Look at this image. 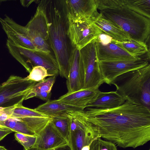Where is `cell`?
Masks as SVG:
<instances>
[{"label": "cell", "mask_w": 150, "mask_h": 150, "mask_svg": "<svg viewBox=\"0 0 150 150\" xmlns=\"http://www.w3.org/2000/svg\"><path fill=\"white\" fill-rule=\"evenodd\" d=\"M70 119L68 145L71 150H90L92 142L100 138L96 127L88 121L80 111L65 113Z\"/></svg>", "instance_id": "5"}, {"label": "cell", "mask_w": 150, "mask_h": 150, "mask_svg": "<svg viewBox=\"0 0 150 150\" xmlns=\"http://www.w3.org/2000/svg\"><path fill=\"white\" fill-rule=\"evenodd\" d=\"M112 41L128 53L137 57H139L148 52L146 43L142 41L132 39L123 41H118L112 39Z\"/></svg>", "instance_id": "22"}, {"label": "cell", "mask_w": 150, "mask_h": 150, "mask_svg": "<svg viewBox=\"0 0 150 150\" xmlns=\"http://www.w3.org/2000/svg\"><path fill=\"white\" fill-rule=\"evenodd\" d=\"M0 23L7 36V40L16 45L37 50L28 38L25 26L17 23L7 16L4 18L0 17Z\"/></svg>", "instance_id": "13"}, {"label": "cell", "mask_w": 150, "mask_h": 150, "mask_svg": "<svg viewBox=\"0 0 150 150\" xmlns=\"http://www.w3.org/2000/svg\"><path fill=\"white\" fill-rule=\"evenodd\" d=\"M38 3L34 16L25 26L26 35L37 50L51 53L48 42L49 27L47 16L41 1Z\"/></svg>", "instance_id": "7"}, {"label": "cell", "mask_w": 150, "mask_h": 150, "mask_svg": "<svg viewBox=\"0 0 150 150\" xmlns=\"http://www.w3.org/2000/svg\"><path fill=\"white\" fill-rule=\"evenodd\" d=\"M126 100L150 111V64L117 77L111 83Z\"/></svg>", "instance_id": "3"}, {"label": "cell", "mask_w": 150, "mask_h": 150, "mask_svg": "<svg viewBox=\"0 0 150 150\" xmlns=\"http://www.w3.org/2000/svg\"><path fill=\"white\" fill-rule=\"evenodd\" d=\"M123 6L150 19V0H122Z\"/></svg>", "instance_id": "23"}, {"label": "cell", "mask_w": 150, "mask_h": 150, "mask_svg": "<svg viewBox=\"0 0 150 150\" xmlns=\"http://www.w3.org/2000/svg\"><path fill=\"white\" fill-rule=\"evenodd\" d=\"M13 132L12 131L0 129V141L9 134Z\"/></svg>", "instance_id": "32"}, {"label": "cell", "mask_w": 150, "mask_h": 150, "mask_svg": "<svg viewBox=\"0 0 150 150\" xmlns=\"http://www.w3.org/2000/svg\"><path fill=\"white\" fill-rule=\"evenodd\" d=\"M6 45L11 55L29 73L32 69L30 64L32 66L45 67L50 74L57 76L59 74L57 63L54 56L51 53H46L21 46L7 40Z\"/></svg>", "instance_id": "6"}, {"label": "cell", "mask_w": 150, "mask_h": 150, "mask_svg": "<svg viewBox=\"0 0 150 150\" xmlns=\"http://www.w3.org/2000/svg\"><path fill=\"white\" fill-rule=\"evenodd\" d=\"M79 52L85 74L83 88H99L105 82L99 67L96 40L82 48Z\"/></svg>", "instance_id": "9"}, {"label": "cell", "mask_w": 150, "mask_h": 150, "mask_svg": "<svg viewBox=\"0 0 150 150\" xmlns=\"http://www.w3.org/2000/svg\"><path fill=\"white\" fill-rule=\"evenodd\" d=\"M5 126L13 132L32 136L37 135L31 131L25 124L16 118L9 117L3 122Z\"/></svg>", "instance_id": "25"}, {"label": "cell", "mask_w": 150, "mask_h": 150, "mask_svg": "<svg viewBox=\"0 0 150 150\" xmlns=\"http://www.w3.org/2000/svg\"><path fill=\"white\" fill-rule=\"evenodd\" d=\"M99 62L104 82L109 85H111L112 82L118 76L150 64L149 61L141 57L113 61H99Z\"/></svg>", "instance_id": "11"}, {"label": "cell", "mask_w": 150, "mask_h": 150, "mask_svg": "<svg viewBox=\"0 0 150 150\" xmlns=\"http://www.w3.org/2000/svg\"><path fill=\"white\" fill-rule=\"evenodd\" d=\"M0 150H8L4 146H0Z\"/></svg>", "instance_id": "34"}, {"label": "cell", "mask_w": 150, "mask_h": 150, "mask_svg": "<svg viewBox=\"0 0 150 150\" xmlns=\"http://www.w3.org/2000/svg\"><path fill=\"white\" fill-rule=\"evenodd\" d=\"M100 11L103 17L126 32L131 39L146 43L149 40L150 19L123 5Z\"/></svg>", "instance_id": "4"}, {"label": "cell", "mask_w": 150, "mask_h": 150, "mask_svg": "<svg viewBox=\"0 0 150 150\" xmlns=\"http://www.w3.org/2000/svg\"><path fill=\"white\" fill-rule=\"evenodd\" d=\"M35 109L37 111L51 117L62 115L68 111L84 110L79 108L65 104L59 101L58 99L49 100L39 105Z\"/></svg>", "instance_id": "18"}, {"label": "cell", "mask_w": 150, "mask_h": 150, "mask_svg": "<svg viewBox=\"0 0 150 150\" xmlns=\"http://www.w3.org/2000/svg\"><path fill=\"white\" fill-rule=\"evenodd\" d=\"M49 27L48 43L57 63L59 74L67 79L72 49L67 32L69 21L64 0H41Z\"/></svg>", "instance_id": "2"}, {"label": "cell", "mask_w": 150, "mask_h": 150, "mask_svg": "<svg viewBox=\"0 0 150 150\" xmlns=\"http://www.w3.org/2000/svg\"><path fill=\"white\" fill-rule=\"evenodd\" d=\"M25 150H71L69 146L68 145H64L60 146L54 149H44L37 148L35 147H32L27 149Z\"/></svg>", "instance_id": "31"}, {"label": "cell", "mask_w": 150, "mask_h": 150, "mask_svg": "<svg viewBox=\"0 0 150 150\" xmlns=\"http://www.w3.org/2000/svg\"><path fill=\"white\" fill-rule=\"evenodd\" d=\"M101 138L117 146L136 148L150 140V111L127 101L111 109L88 107L80 111Z\"/></svg>", "instance_id": "1"}, {"label": "cell", "mask_w": 150, "mask_h": 150, "mask_svg": "<svg viewBox=\"0 0 150 150\" xmlns=\"http://www.w3.org/2000/svg\"><path fill=\"white\" fill-rule=\"evenodd\" d=\"M149 150H150V149H149Z\"/></svg>", "instance_id": "37"}, {"label": "cell", "mask_w": 150, "mask_h": 150, "mask_svg": "<svg viewBox=\"0 0 150 150\" xmlns=\"http://www.w3.org/2000/svg\"><path fill=\"white\" fill-rule=\"evenodd\" d=\"M14 136L15 139L23 146L25 150L30 148L33 146L36 137L18 132H15Z\"/></svg>", "instance_id": "29"}, {"label": "cell", "mask_w": 150, "mask_h": 150, "mask_svg": "<svg viewBox=\"0 0 150 150\" xmlns=\"http://www.w3.org/2000/svg\"><path fill=\"white\" fill-rule=\"evenodd\" d=\"M67 17L69 23L84 18L96 16L100 13L97 11L95 0H64Z\"/></svg>", "instance_id": "12"}, {"label": "cell", "mask_w": 150, "mask_h": 150, "mask_svg": "<svg viewBox=\"0 0 150 150\" xmlns=\"http://www.w3.org/2000/svg\"><path fill=\"white\" fill-rule=\"evenodd\" d=\"M57 76L54 75L36 83L32 87L25 100L35 97V95L38 93H51Z\"/></svg>", "instance_id": "24"}, {"label": "cell", "mask_w": 150, "mask_h": 150, "mask_svg": "<svg viewBox=\"0 0 150 150\" xmlns=\"http://www.w3.org/2000/svg\"><path fill=\"white\" fill-rule=\"evenodd\" d=\"M98 57L99 61H113L138 58L128 53L121 47L112 42L103 45L96 41Z\"/></svg>", "instance_id": "17"}, {"label": "cell", "mask_w": 150, "mask_h": 150, "mask_svg": "<svg viewBox=\"0 0 150 150\" xmlns=\"http://www.w3.org/2000/svg\"><path fill=\"white\" fill-rule=\"evenodd\" d=\"M3 1V0H0V3L3 1Z\"/></svg>", "instance_id": "35"}, {"label": "cell", "mask_w": 150, "mask_h": 150, "mask_svg": "<svg viewBox=\"0 0 150 150\" xmlns=\"http://www.w3.org/2000/svg\"><path fill=\"white\" fill-rule=\"evenodd\" d=\"M125 101V99L116 91L106 92L100 91L95 100L89 104L88 107L111 109L121 105Z\"/></svg>", "instance_id": "19"}, {"label": "cell", "mask_w": 150, "mask_h": 150, "mask_svg": "<svg viewBox=\"0 0 150 150\" xmlns=\"http://www.w3.org/2000/svg\"><path fill=\"white\" fill-rule=\"evenodd\" d=\"M52 122L55 127L67 140L69 137L70 119L65 114L51 117Z\"/></svg>", "instance_id": "26"}, {"label": "cell", "mask_w": 150, "mask_h": 150, "mask_svg": "<svg viewBox=\"0 0 150 150\" xmlns=\"http://www.w3.org/2000/svg\"><path fill=\"white\" fill-rule=\"evenodd\" d=\"M1 109L3 112L7 114L9 117L11 118H19L28 117H49L37 111L35 109H30L23 106L22 103Z\"/></svg>", "instance_id": "21"}, {"label": "cell", "mask_w": 150, "mask_h": 150, "mask_svg": "<svg viewBox=\"0 0 150 150\" xmlns=\"http://www.w3.org/2000/svg\"><path fill=\"white\" fill-rule=\"evenodd\" d=\"M84 78V71L80 61L79 50L75 47H72L70 54L69 75L66 81L68 93L83 88Z\"/></svg>", "instance_id": "14"}, {"label": "cell", "mask_w": 150, "mask_h": 150, "mask_svg": "<svg viewBox=\"0 0 150 150\" xmlns=\"http://www.w3.org/2000/svg\"><path fill=\"white\" fill-rule=\"evenodd\" d=\"M54 75L48 74L47 69L45 67L37 66L33 67L29 75L25 78L28 80L38 82L45 79L47 76Z\"/></svg>", "instance_id": "27"}, {"label": "cell", "mask_w": 150, "mask_h": 150, "mask_svg": "<svg viewBox=\"0 0 150 150\" xmlns=\"http://www.w3.org/2000/svg\"><path fill=\"white\" fill-rule=\"evenodd\" d=\"M96 16L84 18L72 23L69 22L67 35L71 46L79 50L96 40L103 33L95 23Z\"/></svg>", "instance_id": "10"}, {"label": "cell", "mask_w": 150, "mask_h": 150, "mask_svg": "<svg viewBox=\"0 0 150 150\" xmlns=\"http://www.w3.org/2000/svg\"><path fill=\"white\" fill-rule=\"evenodd\" d=\"M36 82L15 75L10 76L1 84L0 89V109L23 103Z\"/></svg>", "instance_id": "8"}, {"label": "cell", "mask_w": 150, "mask_h": 150, "mask_svg": "<svg viewBox=\"0 0 150 150\" xmlns=\"http://www.w3.org/2000/svg\"><path fill=\"white\" fill-rule=\"evenodd\" d=\"M35 0H21V5L25 7H28L33 2L36 1Z\"/></svg>", "instance_id": "33"}, {"label": "cell", "mask_w": 150, "mask_h": 150, "mask_svg": "<svg viewBox=\"0 0 150 150\" xmlns=\"http://www.w3.org/2000/svg\"><path fill=\"white\" fill-rule=\"evenodd\" d=\"M112 39L110 36L103 33L99 35L96 41L105 45L111 42Z\"/></svg>", "instance_id": "30"}, {"label": "cell", "mask_w": 150, "mask_h": 150, "mask_svg": "<svg viewBox=\"0 0 150 150\" xmlns=\"http://www.w3.org/2000/svg\"><path fill=\"white\" fill-rule=\"evenodd\" d=\"M90 150H118L117 146L109 141L99 138L91 144Z\"/></svg>", "instance_id": "28"}, {"label": "cell", "mask_w": 150, "mask_h": 150, "mask_svg": "<svg viewBox=\"0 0 150 150\" xmlns=\"http://www.w3.org/2000/svg\"><path fill=\"white\" fill-rule=\"evenodd\" d=\"M67 145H68V141L58 131L51 120L37 135L33 147L50 149Z\"/></svg>", "instance_id": "15"}, {"label": "cell", "mask_w": 150, "mask_h": 150, "mask_svg": "<svg viewBox=\"0 0 150 150\" xmlns=\"http://www.w3.org/2000/svg\"><path fill=\"white\" fill-rule=\"evenodd\" d=\"M100 92L99 88H83L74 92H67L58 100L67 105L84 110L95 100Z\"/></svg>", "instance_id": "16"}, {"label": "cell", "mask_w": 150, "mask_h": 150, "mask_svg": "<svg viewBox=\"0 0 150 150\" xmlns=\"http://www.w3.org/2000/svg\"><path fill=\"white\" fill-rule=\"evenodd\" d=\"M95 23L103 33L110 36L115 40L123 41L131 39L127 33L111 22L103 17L100 13L96 18Z\"/></svg>", "instance_id": "20"}, {"label": "cell", "mask_w": 150, "mask_h": 150, "mask_svg": "<svg viewBox=\"0 0 150 150\" xmlns=\"http://www.w3.org/2000/svg\"><path fill=\"white\" fill-rule=\"evenodd\" d=\"M1 85H0V89H1Z\"/></svg>", "instance_id": "36"}]
</instances>
